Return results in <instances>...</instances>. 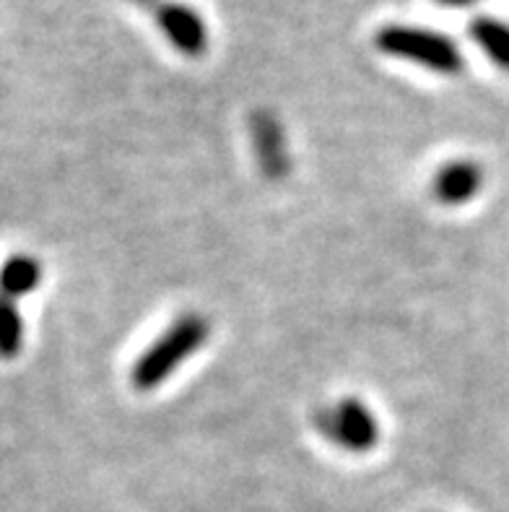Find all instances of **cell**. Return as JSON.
<instances>
[{
	"instance_id": "3",
	"label": "cell",
	"mask_w": 509,
	"mask_h": 512,
	"mask_svg": "<svg viewBox=\"0 0 509 512\" xmlns=\"http://www.w3.org/2000/svg\"><path fill=\"white\" fill-rule=\"evenodd\" d=\"M317 429L348 453H367L380 440V424L359 398H343L330 409L320 411Z\"/></svg>"
},
{
	"instance_id": "4",
	"label": "cell",
	"mask_w": 509,
	"mask_h": 512,
	"mask_svg": "<svg viewBox=\"0 0 509 512\" xmlns=\"http://www.w3.org/2000/svg\"><path fill=\"white\" fill-rule=\"evenodd\" d=\"M156 24L164 37L172 42L182 55L198 58L208 50V26L198 11L187 3H156Z\"/></svg>"
},
{
	"instance_id": "7",
	"label": "cell",
	"mask_w": 509,
	"mask_h": 512,
	"mask_svg": "<svg viewBox=\"0 0 509 512\" xmlns=\"http://www.w3.org/2000/svg\"><path fill=\"white\" fill-rule=\"evenodd\" d=\"M42 281V266L34 255H11V258L0 266V292L8 294L11 299L26 297Z\"/></svg>"
},
{
	"instance_id": "5",
	"label": "cell",
	"mask_w": 509,
	"mask_h": 512,
	"mask_svg": "<svg viewBox=\"0 0 509 512\" xmlns=\"http://www.w3.org/2000/svg\"><path fill=\"white\" fill-rule=\"evenodd\" d=\"M481 185H484L481 167L476 162L460 159V162H450L437 169L432 180V193L445 206H463L481 190Z\"/></svg>"
},
{
	"instance_id": "8",
	"label": "cell",
	"mask_w": 509,
	"mask_h": 512,
	"mask_svg": "<svg viewBox=\"0 0 509 512\" xmlns=\"http://www.w3.org/2000/svg\"><path fill=\"white\" fill-rule=\"evenodd\" d=\"M252 136L258 143L260 162H263L268 175H281L286 167V154H284V138H281V128L273 117L258 115L252 120Z\"/></svg>"
},
{
	"instance_id": "10",
	"label": "cell",
	"mask_w": 509,
	"mask_h": 512,
	"mask_svg": "<svg viewBox=\"0 0 509 512\" xmlns=\"http://www.w3.org/2000/svg\"><path fill=\"white\" fill-rule=\"evenodd\" d=\"M442 3H447V6H471L476 0H442Z\"/></svg>"
},
{
	"instance_id": "1",
	"label": "cell",
	"mask_w": 509,
	"mask_h": 512,
	"mask_svg": "<svg viewBox=\"0 0 509 512\" xmlns=\"http://www.w3.org/2000/svg\"><path fill=\"white\" fill-rule=\"evenodd\" d=\"M211 325L198 312H187L174 320L162 336L156 338L149 349L138 357L136 367L130 372V380L138 390H154L169 375L180 370V364L190 359L200 346L206 344Z\"/></svg>"
},
{
	"instance_id": "2",
	"label": "cell",
	"mask_w": 509,
	"mask_h": 512,
	"mask_svg": "<svg viewBox=\"0 0 509 512\" xmlns=\"http://www.w3.org/2000/svg\"><path fill=\"white\" fill-rule=\"evenodd\" d=\"M374 45L387 58L408 60L442 76H455L465 68L463 52L458 50L455 39L429 26L387 24L374 34Z\"/></svg>"
},
{
	"instance_id": "9",
	"label": "cell",
	"mask_w": 509,
	"mask_h": 512,
	"mask_svg": "<svg viewBox=\"0 0 509 512\" xmlns=\"http://www.w3.org/2000/svg\"><path fill=\"white\" fill-rule=\"evenodd\" d=\"M24 349V318L16 299L0 292V359L19 357Z\"/></svg>"
},
{
	"instance_id": "6",
	"label": "cell",
	"mask_w": 509,
	"mask_h": 512,
	"mask_svg": "<svg viewBox=\"0 0 509 512\" xmlns=\"http://www.w3.org/2000/svg\"><path fill=\"white\" fill-rule=\"evenodd\" d=\"M468 34L494 65L509 71V24L507 21L478 16L468 26Z\"/></svg>"
}]
</instances>
